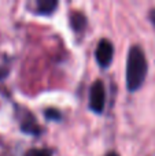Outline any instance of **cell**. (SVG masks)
Returning a JSON list of instances; mask_svg holds the SVG:
<instances>
[{"label":"cell","mask_w":155,"mask_h":156,"mask_svg":"<svg viewBox=\"0 0 155 156\" xmlns=\"http://www.w3.org/2000/svg\"><path fill=\"white\" fill-rule=\"evenodd\" d=\"M147 76V60L140 47L135 45L129 49L126 62V85L131 92H135L143 85Z\"/></svg>","instance_id":"6da1fadb"},{"label":"cell","mask_w":155,"mask_h":156,"mask_svg":"<svg viewBox=\"0 0 155 156\" xmlns=\"http://www.w3.org/2000/svg\"><path fill=\"white\" fill-rule=\"evenodd\" d=\"M106 104V89L102 81H95L89 90V107L95 112H102Z\"/></svg>","instance_id":"7a4b0ae2"},{"label":"cell","mask_w":155,"mask_h":156,"mask_svg":"<svg viewBox=\"0 0 155 156\" xmlns=\"http://www.w3.org/2000/svg\"><path fill=\"white\" fill-rule=\"evenodd\" d=\"M113 54H114V47H113V44L109 40L103 38V40L99 41L98 47H96V51H95V56H96L98 63L102 67H107L111 63Z\"/></svg>","instance_id":"3957f363"},{"label":"cell","mask_w":155,"mask_h":156,"mask_svg":"<svg viewBox=\"0 0 155 156\" xmlns=\"http://www.w3.org/2000/svg\"><path fill=\"white\" fill-rule=\"evenodd\" d=\"M70 25L76 32H82L87 26V18L84 16V14L81 12H71L70 14Z\"/></svg>","instance_id":"277c9868"},{"label":"cell","mask_w":155,"mask_h":156,"mask_svg":"<svg viewBox=\"0 0 155 156\" xmlns=\"http://www.w3.org/2000/svg\"><path fill=\"white\" fill-rule=\"evenodd\" d=\"M58 7L56 2L45 0V2H37V12L40 14H51Z\"/></svg>","instance_id":"5b68a950"},{"label":"cell","mask_w":155,"mask_h":156,"mask_svg":"<svg viewBox=\"0 0 155 156\" xmlns=\"http://www.w3.org/2000/svg\"><path fill=\"white\" fill-rule=\"evenodd\" d=\"M25 156H52V155L47 149H30Z\"/></svg>","instance_id":"8992f818"},{"label":"cell","mask_w":155,"mask_h":156,"mask_svg":"<svg viewBox=\"0 0 155 156\" xmlns=\"http://www.w3.org/2000/svg\"><path fill=\"white\" fill-rule=\"evenodd\" d=\"M150 19H151V22H153V25L155 26V8H154V10H151V12H150Z\"/></svg>","instance_id":"52a82bcc"},{"label":"cell","mask_w":155,"mask_h":156,"mask_svg":"<svg viewBox=\"0 0 155 156\" xmlns=\"http://www.w3.org/2000/svg\"><path fill=\"white\" fill-rule=\"evenodd\" d=\"M106 156H118L117 154H109V155H106Z\"/></svg>","instance_id":"ba28073f"}]
</instances>
